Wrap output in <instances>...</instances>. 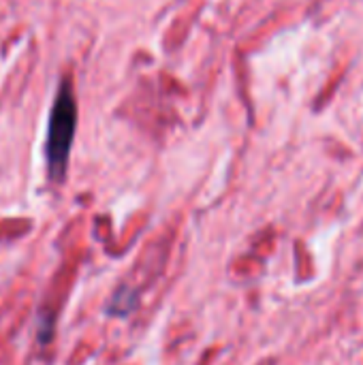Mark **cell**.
<instances>
[{
  "instance_id": "obj_1",
  "label": "cell",
  "mask_w": 363,
  "mask_h": 365,
  "mask_svg": "<svg viewBox=\"0 0 363 365\" xmlns=\"http://www.w3.org/2000/svg\"><path fill=\"white\" fill-rule=\"evenodd\" d=\"M77 128V101L73 92V83L68 79L62 81L58 88L49 128H47V143H45V158H47V173L51 182H62L68 167V156L75 139Z\"/></svg>"
}]
</instances>
